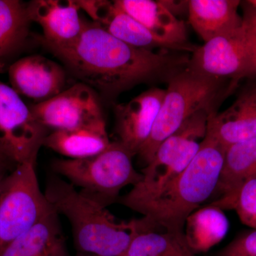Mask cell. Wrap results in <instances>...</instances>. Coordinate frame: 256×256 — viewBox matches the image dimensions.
Masks as SVG:
<instances>
[{
	"instance_id": "7402d4cb",
	"label": "cell",
	"mask_w": 256,
	"mask_h": 256,
	"mask_svg": "<svg viewBox=\"0 0 256 256\" xmlns=\"http://www.w3.org/2000/svg\"><path fill=\"white\" fill-rule=\"evenodd\" d=\"M138 220V230L122 256H198L188 246L184 234L146 228Z\"/></svg>"
},
{
	"instance_id": "f546056e",
	"label": "cell",
	"mask_w": 256,
	"mask_h": 256,
	"mask_svg": "<svg viewBox=\"0 0 256 256\" xmlns=\"http://www.w3.org/2000/svg\"><path fill=\"white\" fill-rule=\"evenodd\" d=\"M76 255H78V254H76ZM79 256H82V255H78Z\"/></svg>"
},
{
	"instance_id": "d4e9b609",
	"label": "cell",
	"mask_w": 256,
	"mask_h": 256,
	"mask_svg": "<svg viewBox=\"0 0 256 256\" xmlns=\"http://www.w3.org/2000/svg\"><path fill=\"white\" fill-rule=\"evenodd\" d=\"M217 256H256V229L242 234L217 252Z\"/></svg>"
},
{
	"instance_id": "ba28073f",
	"label": "cell",
	"mask_w": 256,
	"mask_h": 256,
	"mask_svg": "<svg viewBox=\"0 0 256 256\" xmlns=\"http://www.w3.org/2000/svg\"><path fill=\"white\" fill-rule=\"evenodd\" d=\"M188 68L235 84L242 78L256 77V66L244 24L197 47L190 56Z\"/></svg>"
},
{
	"instance_id": "484cf974",
	"label": "cell",
	"mask_w": 256,
	"mask_h": 256,
	"mask_svg": "<svg viewBox=\"0 0 256 256\" xmlns=\"http://www.w3.org/2000/svg\"><path fill=\"white\" fill-rule=\"evenodd\" d=\"M242 24L256 66V8L246 2L242 6Z\"/></svg>"
},
{
	"instance_id": "3957f363",
	"label": "cell",
	"mask_w": 256,
	"mask_h": 256,
	"mask_svg": "<svg viewBox=\"0 0 256 256\" xmlns=\"http://www.w3.org/2000/svg\"><path fill=\"white\" fill-rule=\"evenodd\" d=\"M226 150L206 132L182 172L159 196L136 210L143 215L146 226L184 233L188 216L216 190Z\"/></svg>"
},
{
	"instance_id": "ac0fdd59",
	"label": "cell",
	"mask_w": 256,
	"mask_h": 256,
	"mask_svg": "<svg viewBox=\"0 0 256 256\" xmlns=\"http://www.w3.org/2000/svg\"><path fill=\"white\" fill-rule=\"evenodd\" d=\"M240 4L238 0H190L188 21L206 42L242 26V16L238 12Z\"/></svg>"
},
{
	"instance_id": "9c48e42d",
	"label": "cell",
	"mask_w": 256,
	"mask_h": 256,
	"mask_svg": "<svg viewBox=\"0 0 256 256\" xmlns=\"http://www.w3.org/2000/svg\"><path fill=\"white\" fill-rule=\"evenodd\" d=\"M47 129L12 88L0 82V142L18 164L36 160Z\"/></svg>"
},
{
	"instance_id": "5bb4252c",
	"label": "cell",
	"mask_w": 256,
	"mask_h": 256,
	"mask_svg": "<svg viewBox=\"0 0 256 256\" xmlns=\"http://www.w3.org/2000/svg\"><path fill=\"white\" fill-rule=\"evenodd\" d=\"M76 3L94 22L130 46L151 50L154 48L172 50L168 43L118 8L114 1L78 0Z\"/></svg>"
},
{
	"instance_id": "83f0119b",
	"label": "cell",
	"mask_w": 256,
	"mask_h": 256,
	"mask_svg": "<svg viewBox=\"0 0 256 256\" xmlns=\"http://www.w3.org/2000/svg\"><path fill=\"white\" fill-rule=\"evenodd\" d=\"M11 160L16 161L14 156H12V154L9 150L0 142V162L11 161Z\"/></svg>"
},
{
	"instance_id": "603a6c76",
	"label": "cell",
	"mask_w": 256,
	"mask_h": 256,
	"mask_svg": "<svg viewBox=\"0 0 256 256\" xmlns=\"http://www.w3.org/2000/svg\"><path fill=\"white\" fill-rule=\"evenodd\" d=\"M30 22L26 4L18 0H0V60L22 46Z\"/></svg>"
},
{
	"instance_id": "d6986e66",
	"label": "cell",
	"mask_w": 256,
	"mask_h": 256,
	"mask_svg": "<svg viewBox=\"0 0 256 256\" xmlns=\"http://www.w3.org/2000/svg\"><path fill=\"white\" fill-rule=\"evenodd\" d=\"M256 178V138L236 143L226 150L216 190L222 196L212 204L222 210L227 206L242 184Z\"/></svg>"
},
{
	"instance_id": "4dcf8cb0",
	"label": "cell",
	"mask_w": 256,
	"mask_h": 256,
	"mask_svg": "<svg viewBox=\"0 0 256 256\" xmlns=\"http://www.w3.org/2000/svg\"><path fill=\"white\" fill-rule=\"evenodd\" d=\"M76 256H78V255H76Z\"/></svg>"
},
{
	"instance_id": "7c38bea8",
	"label": "cell",
	"mask_w": 256,
	"mask_h": 256,
	"mask_svg": "<svg viewBox=\"0 0 256 256\" xmlns=\"http://www.w3.org/2000/svg\"><path fill=\"white\" fill-rule=\"evenodd\" d=\"M164 95V89L152 88L129 102L114 106L118 141L133 156L150 136Z\"/></svg>"
},
{
	"instance_id": "277c9868",
	"label": "cell",
	"mask_w": 256,
	"mask_h": 256,
	"mask_svg": "<svg viewBox=\"0 0 256 256\" xmlns=\"http://www.w3.org/2000/svg\"><path fill=\"white\" fill-rule=\"evenodd\" d=\"M236 85L229 80L196 73L188 67L174 75L168 82L150 136L138 152L141 162L146 166L149 164L160 144L194 114L216 112L220 102Z\"/></svg>"
},
{
	"instance_id": "5b68a950",
	"label": "cell",
	"mask_w": 256,
	"mask_h": 256,
	"mask_svg": "<svg viewBox=\"0 0 256 256\" xmlns=\"http://www.w3.org/2000/svg\"><path fill=\"white\" fill-rule=\"evenodd\" d=\"M133 156L119 141L111 142L102 152L77 160H55L53 171L102 207L118 200L120 192L137 184L142 178L132 162Z\"/></svg>"
},
{
	"instance_id": "ffe728a7",
	"label": "cell",
	"mask_w": 256,
	"mask_h": 256,
	"mask_svg": "<svg viewBox=\"0 0 256 256\" xmlns=\"http://www.w3.org/2000/svg\"><path fill=\"white\" fill-rule=\"evenodd\" d=\"M106 121L72 130H54L44 140L43 146L69 159L89 158L102 152L110 144Z\"/></svg>"
},
{
	"instance_id": "2e32d148",
	"label": "cell",
	"mask_w": 256,
	"mask_h": 256,
	"mask_svg": "<svg viewBox=\"0 0 256 256\" xmlns=\"http://www.w3.org/2000/svg\"><path fill=\"white\" fill-rule=\"evenodd\" d=\"M206 132L225 149L256 138V85L244 89L223 112L210 114Z\"/></svg>"
},
{
	"instance_id": "f1b7e54d",
	"label": "cell",
	"mask_w": 256,
	"mask_h": 256,
	"mask_svg": "<svg viewBox=\"0 0 256 256\" xmlns=\"http://www.w3.org/2000/svg\"><path fill=\"white\" fill-rule=\"evenodd\" d=\"M250 4H252V6H255L256 8V0H252V1H248Z\"/></svg>"
},
{
	"instance_id": "e0dca14e",
	"label": "cell",
	"mask_w": 256,
	"mask_h": 256,
	"mask_svg": "<svg viewBox=\"0 0 256 256\" xmlns=\"http://www.w3.org/2000/svg\"><path fill=\"white\" fill-rule=\"evenodd\" d=\"M0 256H72L53 208L34 226L10 244Z\"/></svg>"
},
{
	"instance_id": "4316f807",
	"label": "cell",
	"mask_w": 256,
	"mask_h": 256,
	"mask_svg": "<svg viewBox=\"0 0 256 256\" xmlns=\"http://www.w3.org/2000/svg\"><path fill=\"white\" fill-rule=\"evenodd\" d=\"M18 165V163L14 160L0 162V184L6 178V176L16 168Z\"/></svg>"
},
{
	"instance_id": "cb8c5ba5",
	"label": "cell",
	"mask_w": 256,
	"mask_h": 256,
	"mask_svg": "<svg viewBox=\"0 0 256 256\" xmlns=\"http://www.w3.org/2000/svg\"><path fill=\"white\" fill-rule=\"evenodd\" d=\"M226 208L235 210L244 225L256 229V178L242 184Z\"/></svg>"
},
{
	"instance_id": "4fadbf2b",
	"label": "cell",
	"mask_w": 256,
	"mask_h": 256,
	"mask_svg": "<svg viewBox=\"0 0 256 256\" xmlns=\"http://www.w3.org/2000/svg\"><path fill=\"white\" fill-rule=\"evenodd\" d=\"M30 21L43 31L38 42L44 46H60L75 41L82 33L84 20L74 0H33L26 4Z\"/></svg>"
},
{
	"instance_id": "52a82bcc",
	"label": "cell",
	"mask_w": 256,
	"mask_h": 256,
	"mask_svg": "<svg viewBox=\"0 0 256 256\" xmlns=\"http://www.w3.org/2000/svg\"><path fill=\"white\" fill-rule=\"evenodd\" d=\"M36 162L18 164L0 184V254L52 208L40 188Z\"/></svg>"
},
{
	"instance_id": "8fae6325",
	"label": "cell",
	"mask_w": 256,
	"mask_h": 256,
	"mask_svg": "<svg viewBox=\"0 0 256 256\" xmlns=\"http://www.w3.org/2000/svg\"><path fill=\"white\" fill-rule=\"evenodd\" d=\"M12 88L18 95L44 102L66 89L67 73L56 62L42 55L24 57L10 66Z\"/></svg>"
},
{
	"instance_id": "44dd1931",
	"label": "cell",
	"mask_w": 256,
	"mask_h": 256,
	"mask_svg": "<svg viewBox=\"0 0 256 256\" xmlns=\"http://www.w3.org/2000/svg\"><path fill=\"white\" fill-rule=\"evenodd\" d=\"M229 229V222L223 210L210 204L188 216L184 234L194 252H208L224 240Z\"/></svg>"
},
{
	"instance_id": "8992f818",
	"label": "cell",
	"mask_w": 256,
	"mask_h": 256,
	"mask_svg": "<svg viewBox=\"0 0 256 256\" xmlns=\"http://www.w3.org/2000/svg\"><path fill=\"white\" fill-rule=\"evenodd\" d=\"M204 130L190 120L162 143L150 162L142 170L140 181L118 200L133 210L159 196L188 166L200 150Z\"/></svg>"
},
{
	"instance_id": "9a60e30c",
	"label": "cell",
	"mask_w": 256,
	"mask_h": 256,
	"mask_svg": "<svg viewBox=\"0 0 256 256\" xmlns=\"http://www.w3.org/2000/svg\"><path fill=\"white\" fill-rule=\"evenodd\" d=\"M114 4L168 43L172 50L193 53L197 46L188 40L186 25L161 1L116 0Z\"/></svg>"
},
{
	"instance_id": "6da1fadb",
	"label": "cell",
	"mask_w": 256,
	"mask_h": 256,
	"mask_svg": "<svg viewBox=\"0 0 256 256\" xmlns=\"http://www.w3.org/2000/svg\"><path fill=\"white\" fill-rule=\"evenodd\" d=\"M79 82L106 100L142 84L168 82L188 67L185 52L137 48L120 41L94 22L84 20L82 33L64 46H44Z\"/></svg>"
},
{
	"instance_id": "30bf717a",
	"label": "cell",
	"mask_w": 256,
	"mask_h": 256,
	"mask_svg": "<svg viewBox=\"0 0 256 256\" xmlns=\"http://www.w3.org/2000/svg\"><path fill=\"white\" fill-rule=\"evenodd\" d=\"M34 118L42 126L64 130L105 120L97 92L78 82L50 100L30 106Z\"/></svg>"
},
{
	"instance_id": "7a4b0ae2",
	"label": "cell",
	"mask_w": 256,
	"mask_h": 256,
	"mask_svg": "<svg viewBox=\"0 0 256 256\" xmlns=\"http://www.w3.org/2000/svg\"><path fill=\"white\" fill-rule=\"evenodd\" d=\"M44 193L50 206L68 220L78 255L122 256L138 232V220L118 222L58 175L50 176Z\"/></svg>"
}]
</instances>
